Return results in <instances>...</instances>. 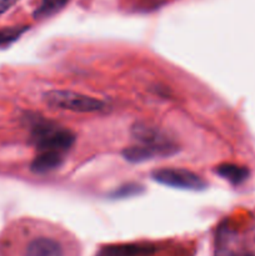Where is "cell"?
<instances>
[{"label": "cell", "mask_w": 255, "mask_h": 256, "mask_svg": "<svg viewBox=\"0 0 255 256\" xmlns=\"http://www.w3.org/2000/svg\"><path fill=\"white\" fill-rule=\"evenodd\" d=\"M30 138L38 152H59L62 154L72 149L76 140L72 130L42 119L35 120Z\"/></svg>", "instance_id": "6da1fadb"}, {"label": "cell", "mask_w": 255, "mask_h": 256, "mask_svg": "<svg viewBox=\"0 0 255 256\" xmlns=\"http://www.w3.org/2000/svg\"><path fill=\"white\" fill-rule=\"evenodd\" d=\"M42 100L54 109L72 112H95L105 108L102 100L70 90H49L44 92Z\"/></svg>", "instance_id": "7a4b0ae2"}, {"label": "cell", "mask_w": 255, "mask_h": 256, "mask_svg": "<svg viewBox=\"0 0 255 256\" xmlns=\"http://www.w3.org/2000/svg\"><path fill=\"white\" fill-rule=\"evenodd\" d=\"M152 179L165 186L174 189L202 192L208 186V182L200 175L182 169V168H162L152 172Z\"/></svg>", "instance_id": "3957f363"}, {"label": "cell", "mask_w": 255, "mask_h": 256, "mask_svg": "<svg viewBox=\"0 0 255 256\" xmlns=\"http://www.w3.org/2000/svg\"><path fill=\"white\" fill-rule=\"evenodd\" d=\"M179 152V149L174 148H159L152 146V145L136 144L132 146L125 148L122 150V158L129 162H144L148 160L156 159V158H168L175 155Z\"/></svg>", "instance_id": "277c9868"}, {"label": "cell", "mask_w": 255, "mask_h": 256, "mask_svg": "<svg viewBox=\"0 0 255 256\" xmlns=\"http://www.w3.org/2000/svg\"><path fill=\"white\" fill-rule=\"evenodd\" d=\"M132 134L138 144L152 145V146L159 148H175L179 149L174 142L169 139L158 128L150 126L146 124H135L132 129Z\"/></svg>", "instance_id": "5b68a950"}, {"label": "cell", "mask_w": 255, "mask_h": 256, "mask_svg": "<svg viewBox=\"0 0 255 256\" xmlns=\"http://www.w3.org/2000/svg\"><path fill=\"white\" fill-rule=\"evenodd\" d=\"M25 256H64V249L58 240L40 236L29 242Z\"/></svg>", "instance_id": "8992f818"}, {"label": "cell", "mask_w": 255, "mask_h": 256, "mask_svg": "<svg viewBox=\"0 0 255 256\" xmlns=\"http://www.w3.org/2000/svg\"><path fill=\"white\" fill-rule=\"evenodd\" d=\"M64 155L59 152H38V155L30 164V170L35 174H46L56 170L64 162Z\"/></svg>", "instance_id": "52a82bcc"}, {"label": "cell", "mask_w": 255, "mask_h": 256, "mask_svg": "<svg viewBox=\"0 0 255 256\" xmlns=\"http://www.w3.org/2000/svg\"><path fill=\"white\" fill-rule=\"evenodd\" d=\"M215 172L232 185H239L249 178V170L236 164H220L215 168Z\"/></svg>", "instance_id": "ba28073f"}, {"label": "cell", "mask_w": 255, "mask_h": 256, "mask_svg": "<svg viewBox=\"0 0 255 256\" xmlns=\"http://www.w3.org/2000/svg\"><path fill=\"white\" fill-rule=\"evenodd\" d=\"M69 0H42L39 6L35 9L34 18L35 19H46L52 16L60 10L64 9Z\"/></svg>", "instance_id": "9c48e42d"}, {"label": "cell", "mask_w": 255, "mask_h": 256, "mask_svg": "<svg viewBox=\"0 0 255 256\" xmlns=\"http://www.w3.org/2000/svg\"><path fill=\"white\" fill-rule=\"evenodd\" d=\"M28 29L29 26H10L0 30V48L9 46L10 44L16 42Z\"/></svg>", "instance_id": "30bf717a"}, {"label": "cell", "mask_w": 255, "mask_h": 256, "mask_svg": "<svg viewBox=\"0 0 255 256\" xmlns=\"http://www.w3.org/2000/svg\"><path fill=\"white\" fill-rule=\"evenodd\" d=\"M140 185H136V184H129L126 185V186H122L120 188L119 190H116V192H115L114 196H129V195H135L139 192L140 190Z\"/></svg>", "instance_id": "8fae6325"}, {"label": "cell", "mask_w": 255, "mask_h": 256, "mask_svg": "<svg viewBox=\"0 0 255 256\" xmlns=\"http://www.w3.org/2000/svg\"><path fill=\"white\" fill-rule=\"evenodd\" d=\"M19 0H0V15L6 12L10 8L14 6Z\"/></svg>", "instance_id": "7c38bea8"}, {"label": "cell", "mask_w": 255, "mask_h": 256, "mask_svg": "<svg viewBox=\"0 0 255 256\" xmlns=\"http://www.w3.org/2000/svg\"><path fill=\"white\" fill-rule=\"evenodd\" d=\"M242 256H252V255H249V254H246V255H242Z\"/></svg>", "instance_id": "4fadbf2b"}]
</instances>
